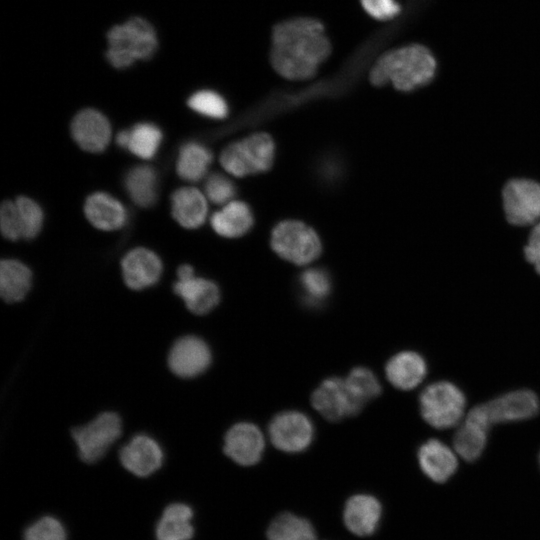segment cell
<instances>
[{
    "mask_svg": "<svg viewBox=\"0 0 540 540\" xmlns=\"http://www.w3.org/2000/svg\"><path fill=\"white\" fill-rule=\"evenodd\" d=\"M330 51L324 27L315 19H292L273 29L271 63L284 78L306 80L313 77Z\"/></svg>",
    "mask_w": 540,
    "mask_h": 540,
    "instance_id": "obj_1",
    "label": "cell"
},
{
    "mask_svg": "<svg viewBox=\"0 0 540 540\" xmlns=\"http://www.w3.org/2000/svg\"><path fill=\"white\" fill-rule=\"evenodd\" d=\"M436 60L424 46L413 44L383 54L370 71L375 86L389 82L403 92L429 84L436 73Z\"/></svg>",
    "mask_w": 540,
    "mask_h": 540,
    "instance_id": "obj_2",
    "label": "cell"
},
{
    "mask_svg": "<svg viewBox=\"0 0 540 540\" xmlns=\"http://www.w3.org/2000/svg\"><path fill=\"white\" fill-rule=\"evenodd\" d=\"M106 58L115 68H126L136 60H147L157 50L153 26L141 17H132L113 26L107 33Z\"/></svg>",
    "mask_w": 540,
    "mask_h": 540,
    "instance_id": "obj_3",
    "label": "cell"
},
{
    "mask_svg": "<svg viewBox=\"0 0 540 540\" xmlns=\"http://www.w3.org/2000/svg\"><path fill=\"white\" fill-rule=\"evenodd\" d=\"M500 201L508 225L529 229L540 221V181L527 176L507 179L501 187Z\"/></svg>",
    "mask_w": 540,
    "mask_h": 540,
    "instance_id": "obj_4",
    "label": "cell"
},
{
    "mask_svg": "<svg viewBox=\"0 0 540 540\" xmlns=\"http://www.w3.org/2000/svg\"><path fill=\"white\" fill-rule=\"evenodd\" d=\"M274 154L273 139L261 132L228 145L220 155V163L231 175L244 177L269 170Z\"/></svg>",
    "mask_w": 540,
    "mask_h": 540,
    "instance_id": "obj_5",
    "label": "cell"
},
{
    "mask_svg": "<svg viewBox=\"0 0 540 540\" xmlns=\"http://www.w3.org/2000/svg\"><path fill=\"white\" fill-rule=\"evenodd\" d=\"M423 419L436 429H447L462 419L466 406L463 392L453 383L439 381L428 385L419 397Z\"/></svg>",
    "mask_w": 540,
    "mask_h": 540,
    "instance_id": "obj_6",
    "label": "cell"
},
{
    "mask_svg": "<svg viewBox=\"0 0 540 540\" xmlns=\"http://www.w3.org/2000/svg\"><path fill=\"white\" fill-rule=\"evenodd\" d=\"M271 246L280 257L297 265L313 262L322 249L317 233L297 220H286L275 226Z\"/></svg>",
    "mask_w": 540,
    "mask_h": 540,
    "instance_id": "obj_7",
    "label": "cell"
},
{
    "mask_svg": "<svg viewBox=\"0 0 540 540\" xmlns=\"http://www.w3.org/2000/svg\"><path fill=\"white\" fill-rule=\"evenodd\" d=\"M122 423L118 414L102 412L89 423L72 429L79 457L85 463L100 460L121 436Z\"/></svg>",
    "mask_w": 540,
    "mask_h": 540,
    "instance_id": "obj_8",
    "label": "cell"
},
{
    "mask_svg": "<svg viewBox=\"0 0 540 540\" xmlns=\"http://www.w3.org/2000/svg\"><path fill=\"white\" fill-rule=\"evenodd\" d=\"M268 434L273 445L287 453L305 450L311 444L314 428L311 420L302 412L283 411L273 417Z\"/></svg>",
    "mask_w": 540,
    "mask_h": 540,
    "instance_id": "obj_9",
    "label": "cell"
},
{
    "mask_svg": "<svg viewBox=\"0 0 540 540\" xmlns=\"http://www.w3.org/2000/svg\"><path fill=\"white\" fill-rule=\"evenodd\" d=\"M313 407L327 420L339 421L357 415L362 405L348 388L345 379L324 380L312 394Z\"/></svg>",
    "mask_w": 540,
    "mask_h": 540,
    "instance_id": "obj_10",
    "label": "cell"
},
{
    "mask_svg": "<svg viewBox=\"0 0 540 540\" xmlns=\"http://www.w3.org/2000/svg\"><path fill=\"white\" fill-rule=\"evenodd\" d=\"M480 405L491 426L532 418L540 408L537 395L528 389L511 391Z\"/></svg>",
    "mask_w": 540,
    "mask_h": 540,
    "instance_id": "obj_11",
    "label": "cell"
},
{
    "mask_svg": "<svg viewBox=\"0 0 540 540\" xmlns=\"http://www.w3.org/2000/svg\"><path fill=\"white\" fill-rule=\"evenodd\" d=\"M211 359V351L206 342L188 335L172 345L168 354V366L178 377L193 378L207 370Z\"/></svg>",
    "mask_w": 540,
    "mask_h": 540,
    "instance_id": "obj_12",
    "label": "cell"
},
{
    "mask_svg": "<svg viewBox=\"0 0 540 540\" xmlns=\"http://www.w3.org/2000/svg\"><path fill=\"white\" fill-rule=\"evenodd\" d=\"M265 441L254 424L241 422L233 425L224 438V453L241 466L257 464L263 454Z\"/></svg>",
    "mask_w": 540,
    "mask_h": 540,
    "instance_id": "obj_13",
    "label": "cell"
},
{
    "mask_svg": "<svg viewBox=\"0 0 540 540\" xmlns=\"http://www.w3.org/2000/svg\"><path fill=\"white\" fill-rule=\"evenodd\" d=\"M123 467L138 477H147L157 471L163 462V452L151 437L134 436L119 452Z\"/></svg>",
    "mask_w": 540,
    "mask_h": 540,
    "instance_id": "obj_14",
    "label": "cell"
},
{
    "mask_svg": "<svg viewBox=\"0 0 540 540\" xmlns=\"http://www.w3.org/2000/svg\"><path fill=\"white\" fill-rule=\"evenodd\" d=\"M343 523L355 536L367 537L375 533L382 516V505L373 495L359 493L347 499L343 509Z\"/></svg>",
    "mask_w": 540,
    "mask_h": 540,
    "instance_id": "obj_15",
    "label": "cell"
},
{
    "mask_svg": "<svg viewBox=\"0 0 540 540\" xmlns=\"http://www.w3.org/2000/svg\"><path fill=\"white\" fill-rule=\"evenodd\" d=\"M71 134L83 150L99 153L104 151L110 142L111 127L103 114L94 109H84L73 118Z\"/></svg>",
    "mask_w": 540,
    "mask_h": 540,
    "instance_id": "obj_16",
    "label": "cell"
},
{
    "mask_svg": "<svg viewBox=\"0 0 540 540\" xmlns=\"http://www.w3.org/2000/svg\"><path fill=\"white\" fill-rule=\"evenodd\" d=\"M121 268L125 284L133 290L154 285L162 273L160 258L143 247L129 251L121 261Z\"/></svg>",
    "mask_w": 540,
    "mask_h": 540,
    "instance_id": "obj_17",
    "label": "cell"
},
{
    "mask_svg": "<svg viewBox=\"0 0 540 540\" xmlns=\"http://www.w3.org/2000/svg\"><path fill=\"white\" fill-rule=\"evenodd\" d=\"M490 425L473 407L453 437V448L466 461H474L482 454L487 443Z\"/></svg>",
    "mask_w": 540,
    "mask_h": 540,
    "instance_id": "obj_18",
    "label": "cell"
},
{
    "mask_svg": "<svg viewBox=\"0 0 540 540\" xmlns=\"http://www.w3.org/2000/svg\"><path fill=\"white\" fill-rule=\"evenodd\" d=\"M418 462L423 473L437 483L447 481L458 466L455 453L437 439H430L420 446Z\"/></svg>",
    "mask_w": 540,
    "mask_h": 540,
    "instance_id": "obj_19",
    "label": "cell"
},
{
    "mask_svg": "<svg viewBox=\"0 0 540 540\" xmlns=\"http://www.w3.org/2000/svg\"><path fill=\"white\" fill-rule=\"evenodd\" d=\"M173 290L185 303L187 309L196 315H204L213 310L220 300L218 286L207 279L192 277L178 280Z\"/></svg>",
    "mask_w": 540,
    "mask_h": 540,
    "instance_id": "obj_20",
    "label": "cell"
},
{
    "mask_svg": "<svg viewBox=\"0 0 540 540\" xmlns=\"http://www.w3.org/2000/svg\"><path fill=\"white\" fill-rule=\"evenodd\" d=\"M427 366L424 358L413 351H402L389 359L385 367L386 377L398 389L410 390L424 379Z\"/></svg>",
    "mask_w": 540,
    "mask_h": 540,
    "instance_id": "obj_21",
    "label": "cell"
},
{
    "mask_svg": "<svg viewBox=\"0 0 540 540\" xmlns=\"http://www.w3.org/2000/svg\"><path fill=\"white\" fill-rule=\"evenodd\" d=\"M85 216L96 228L112 231L121 228L126 222L124 206L111 195L104 192L91 194L84 205Z\"/></svg>",
    "mask_w": 540,
    "mask_h": 540,
    "instance_id": "obj_22",
    "label": "cell"
},
{
    "mask_svg": "<svg viewBox=\"0 0 540 540\" xmlns=\"http://www.w3.org/2000/svg\"><path fill=\"white\" fill-rule=\"evenodd\" d=\"M172 215L183 227L194 229L201 226L207 216L206 197L194 187H182L171 196Z\"/></svg>",
    "mask_w": 540,
    "mask_h": 540,
    "instance_id": "obj_23",
    "label": "cell"
},
{
    "mask_svg": "<svg viewBox=\"0 0 540 540\" xmlns=\"http://www.w3.org/2000/svg\"><path fill=\"white\" fill-rule=\"evenodd\" d=\"M192 518L193 510L190 506L183 503L168 505L156 525V539L191 540L194 535Z\"/></svg>",
    "mask_w": 540,
    "mask_h": 540,
    "instance_id": "obj_24",
    "label": "cell"
},
{
    "mask_svg": "<svg viewBox=\"0 0 540 540\" xmlns=\"http://www.w3.org/2000/svg\"><path fill=\"white\" fill-rule=\"evenodd\" d=\"M253 214L250 207L242 201H230L211 217L214 231L228 238H235L247 233L253 226Z\"/></svg>",
    "mask_w": 540,
    "mask_h": 540,
    "instance_id": "obj_25",
    "label": "cell"
},
{
    "mask_svg": "<svg viewBox=\"0 0 540 540\" xmlns=\"http://www.w3.org/2000/svg\"><path fill=\"white\" fill-rule=\"evenodd\" d=\"M32 272L22 262L5 259L0 263V295L7 303L24 299L31 288Z\"/></svg>",
    "mask_w": 540,
    "mask_h": 540,
    "instance_id": "obj_26",
    "label": "cell"
},
{
    "mask_svg": "<svg viewBox=\"0 0 540 540\" xmlns=\"http://www.w3.org/2000/svg\"><path fill=\"white\" fill-rule=\"evenodd\" d=\"M266 540H318L312 523L292 512L278 514L269 523Z\"/></svg>",
    "mask_w": 540,
    "mask_h": 540,
    "instance_id": "obj_27",
    "label": "cell"
},
{
    "mask_svg": "<svg viewBox=\"0 0 540 540\" xmlns=\"http://www.w3.org/2000/svg\"><path fill=\"white\" fill-rule=\"evenodd\" d=\"M125 187L132 201L140 207H150L157 200V174L152 167L131 169L125 177Z\"/></svg>",
    "mask_w": 540,
    "mask_h": 540,
    "instance_id": "obj_28",
    "label": "cell"
},
{
    "mask_svg": "<svg viewBox=\"0 0 540 540\" xmlns=\"http://www.w3.org/2000/svg\"><path fill=\"white\" fill-rule=\"evenodd\" d=\"M212 162V153L205 146L190 142L184 144L180 151L176 164L178 175L187 181L202 179Z\"/></svg>",
    "mask_w": 540,
    "mask_h": 540,
    "instance_id": "obj_29",
    "label": "cell"
},
{
    "mask_svg": "<svg viewBox=\"0 0 540 540\" xmlns=\"http://www.w3.org/2000/svg\"><path fill=\"white\" fill-rule=\"evenodd\" d=\"M129 132L130 138L127 149L140 158H152L160 145L161 131L153 124L141 123Z\"/></svg>",
    "mask_w": 540,
    "mask_h": 540,
    "instance_id": "obj_30",
    "label": "cell"
},
{
    "mask_svg": "<svg viewBox=\"0 0 540 540\" xmlns=\"http://www.w3.org/2000/svg\"><path fill=\"white\" fill-rule=\"evenodd\" d=\"M345 381L354 397L362 405L377 397L381 392L378 378L370 369L365 367L352 369Z\"/></svg>",
    "mask_w": 540,
    "mask_h": 540,
    "instance_id": "obj_31",
    "label": "cell"
},
{
    "mask_svg": "<svg viewBox=\"0 0 540 540\" xmlns=\"http://www.w3.org/2000/svg\"><path fill=\"white\" fill-rule=\"evenodd\" d=\"M300 285L305 301L309 304H319L326 299L331 290V280L326 271L311 268L300 276Z\"/></svg>",
    "mask_w": 540,
    "mask_h": 540,
    "instance_id": "obj_32",
    "label": "cell"
},
{
    "mask_svg": "<svg viewBox=\"0 0 540 540\" xmlns=\"http://www.w3.org/2000/svg\"><path fill=\"white\" fill-rule=\"evenodd\" d=\"M15 203L18 210L21 238L33 239L42 227V209L34 200L26 196H19Z\"/></svg>",
    "mask_w": 540,
    "mask_h": 540,
    "instance_id": "obj_33",
    "label": "cell"
},
{
    "mask_svg": "<svg viewBox=\"0 0 540 540\" xmlns=\"http://www.w3.org/2000/svg\"><path fill=\"white\" fill-rule=\"evenodd\" d=\"M188 106L192 110L211 118L222 119L228 113L225 100L219 94L210 90H201L193 94L188 100Z\"/></svg>",
    "mask_w": 540,
    "mask_h": 540,
    "instance_id": "obj_34",
    "label": "cell"
},
{
    "mask_svg": "<svg viewBox=\"0 0 540 540\" xmlns=\"http://www.w3.org/2000/svg\"><path fill=\"white\" fill-rule=\"evenodd\" d=\"M62 523L52 516H44L31 524L24 532L23 540H66Z\"/></svg>",
    "mask_w": 540,
    "mask_h": 540,
    "instance_id": "obj_35",
    "label": "cell"
},
{
    "mask_svg": "<svg viewBox=\"0 0 540 540\" xmlns=\"http://www.w3.org/2000/svg\"><path fill=\"white\" fill-rule=\"evenodd\" d=\"M235 192L233 182L221 174H212L205 182L206 196L215 204L228 203L235 195Z\"/></svg>",
    "mask_w": 540,
    "mask_h": 540,
    "instance_id": "obj_36",
    "label": "cell"
},
{
    "mask_svg": "<svg viewBox=\"0 0 540 540\" xmlns=\"http://www.w3.org/2000/svg\"><path fill=\"white\" fill-rule=\"evenodd\" d=\"M0 229L2 235L12 241L21 238V228L15 201L5 200L0 208Z\"/></svg>",
    "mask_w": 540,
    "mask_h": 540,
    "instance_id": "obj_37",
    "label": "cell"
},
{
    "mask_svg": "<svg viewBox=\"0 0 540 540\" xmlns=\"http://www.w3.org/2000/svg\"><path fill=\"white\" fill-rule=\"evenodd\" d=\"M522 254L525 262L540 277V221L529 228Z\"/></svg>",
    "mask_w": 540,
    "mask_h": 540,
    "instance_id": "obj_38",
    "label": "cell"
},
{
    "mask_svg": "<svg viewBox=\"0 0 540 540\" xmlns=\"http://www.w3.org/2000/svg\"><path fill=\"white\" fill-rule=\"evenodd\" d=\"M364 9L374 18L387 20L400 11V6L394 0H361Z\"/></svg>",
    "mask_w": 540,
    "mask_h": 540,
    "instance_id": "obj_39",
    "label": "cell"
},
{
    "mask_svg": "<svg viewBox=\"0 0 540 540\" xmlns=\"http://www.w3.org/2000/svg\"><path fill=\"white\" fill-rule=\"evenodd\" d=\"M177 276H178V280H181V281L190 279L194 277V270L190 265L183 264L179 266L177 270Z\"/></svg>",
    "mask_w": 540,
    "mask_h": 540,
    "instance_id": "obj_40",
    "label": "cell"
},
{
    "mask_svg": "<svg viewBox=\"0 0 540 540\" xmlns=\"http://www.w3.org/2000/svg\"><path fill=\"white\" fill-rule=\"evenodd\" d=\"M130 132L127 130L121 131L116 136V142L119 146L127 148L129 144Z\"/></svg>",
    "mask_w": 540,
    "mask_h": 540,
    "instance_id": "obj_41",
    "label": "cell"
},
{
    "mask_svg": "<svg viewBox=\"0 0 540 540\" xmlns=\"http://www.w3.org/2000/svg\"><path fill=\"white\" fill-rule=\"evenodd\" d=\"M539 463H540V455H539Z\"/></svg>",
    "mask_w": 540,
    "mask_h": 540,
    "instance_id": "obj_42",
    "label": "cell"
}]
</instances>
